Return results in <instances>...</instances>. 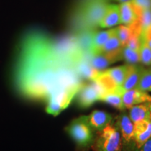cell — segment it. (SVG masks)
Segmentation results:
<instances>
[{"instance_id":"9c48e42d","label":"cell","mask_w":151,"mask_h":151,"mask_svg":"<svg viewBox=\"0 0 151 151\" xmlns=\"http://www.w3.org/2000/svg\"><path fill=\"white\" fill-rule=\"evenodd\" d=\"M87 120L94 131L99 132L111 124L113 117L109 113L104 111L95 110L86 116Z\"/></svg>"},{"instance_id":"7402d4cb","label":"cell","mask_w":151,"mask_h":151,"mask_svg":"<svg viewBox=\"0 0 151 151\" xmlns=\"http://www.w3.org/2000/svg\"><path fill=\"white\" fill-rule=\"evenodd\" d=\"M132 34V29L128 25H120L116 27V35L122 46H125Z\"/></svg>"},{"instance_id":"30bf717a","label":"cell","mask_w":151,"mask_h":151,"mask_svg":"<svg viewBox=\"0 0 151 151\" xmlns=\"http://www.w3.org/2000/svg\"><path fill=\"white\" fill-rule=\"evenodd\" d=\"M123 46L117 37L116 32L104 43L97 54H104L115 58L117 61L122 60V50ZM97 55V54H96Z\"/></svg>"},{"instance_id":"2e32d148","label":"cell","mask_w":151,"mask_h":151,"mask_svg":"<svg viewBox=\"0 0 151 151\" xmlns=\"http://www.w3.org/2000/svg\"><path fill=\"white\" fill-rule=\"evenodd\" d=\"M88 60L92 67L98 71L105 70L109 65L118 62L115 58L104 54L90 55Z\"/></svg>"},{"instance_id":"7a4b0ae2","label":"cell","mask_w":151,"mask_h":151,"mask_svg":"<svg viewBox=\"0 0 151 151\" xmlns=\"http://www.w3.org/2000/svg\"><path fill=\"white\" fill-rule=\"evenodd\" d=\"M109 4L107 0H83L76 14L80 29L93 30L98 27Z\"/></svg>"},{"instance_id":"6da1fadb","label":"cell","mask_w":151,"mask_h":151,"mask_svg":"<svg viewBox=\"0 0 151 151\" xmlns=\"http://www.w3.org/2000/svg\"><path fill=\"white\" fill-rule=\"evenodd\" d=\"M86 56L76 37L54 39L39 31L24 36L11 73L12 84L20 97L48 102L67 90L83 85L78 65Z\"/></svg>"},{"instance_id":"3957f363","label":"cell","mask_w":151,"mask_h":151,"mask_svg":"<svg viewBox=\"0 0 151 151\" xmlns=\"http://www.w3.org/2000/svg\"><path fill=\"white\" fill-rule=\"evenodd\" d=\"M80 150H87L91 148L95 139L94 130L90 127L86 116L76 118L66 128Z\"/></svg>"},{"instance_id":"d6986e66","label":"cell","mask_w":151,"mask_h":151,"mask_svg":"<svg viewBox=\"0 0 151 151\" xmlns=\"http://www.w3.org/2000/svg\"><path fill=\"white\" fill-rule=\"evenodd\" d=\"M122 95V93L119 92H107L101 98L100 101H104L119 111H124L125 107L123 104Z\"/></svg>"},{"instance_id":"8992f818","label":"cell","mask_w":151,"mask_h":151,"mask_svg":"<svg viewBox=\"0 0 151 151\" xmlns=\"http://www.w3.org/2000/svg\"><path fill=\"white\" fill-rule=\"evenodd\" d=\"M115 125L121 136L122 151H134L135 148L134 123L125 112L117 116Z\"/></svg>"},{"instance_id":"4fadbf2b","label":"cell","mask_w":151,"mask_h":151,"mask_svg":"<svg viewBox=\"0 0 151 151\" xmlns=\"http://www.w3.org/2000/svg\"><path fill=\"white\" fill-rule=\"evenodd\" d=\"M120 24L119 5L109 4L102 19L99 24L101 28H111Z\"/></svg>"},{"instance_id":"5b68a950","label":"cell","mask_w":151,"mask_h":151,"mask_svg":"<svg viewBox=\"0 0 151 151\" xmlns=\"http://www.w3.org/2000/svg\"><path fill=\"white\" fill-rule=\"evenodd\" d=\"M107 92L97 81H92L90 83L81 86L78 93V104L82 109L91 106L97 101H100Z\"/></svg>"},{"instance_id":"cb8c5ba5","label":"cell","mask_w":151,"mask_h":151,"mask_svg":"<svg viewBox=\"0 0 151 151\" xmlns=\"http://www.w3.org/2000/svg\"><path fill=\"white\" fill-rule=\"evenodd\" d=\"M139 24L143 32L151 24V9L143 10L139 16Z\"/></svg>"},{"instance_id":"52a82bcc","label":"cell","mask_w":151,"mask_h":151,"mask_svg":"<svg viewBox=\"0 0 151 151\" xmlns=\"http://www.w3.org/2000/svg\"><path fill=\"white\" fill-rule=\"evenodd\" d=\"M119 9L120 24L128 26L139 21V16L143 11L134 4L131 0L120 3Z\"/></svg>"},{"instance_id":"7c38bea8","label":"cell","mask_w":151,"mask_h":151,"mask_svg":"<svg viewBox=\"0 0 151 151\" xmlns=\"http://www.w3.org/2000/svg\"><path fill=\"white\" fill-rule=\"evenodd\" d=\"M146 68L138 65H129L127 74L121 88L124 91L137 88Z\"/></svg>"},{"instance_id":"ac0fdd59","label":"cell","mask_w":151,"mask_h":151,"mask_svg":"<svg viewBox=\"0 0 151 151\" xmlns=\"http://www.w3.org/2000/svg\"><path fill=\"white\" fill-rule=\"evenodd\" d=\"M129 67V65L126 64V65L111 68V69H105V70L112 77V78L116 82L117 86L121 87L124 79L126 78V76L127 74Z\"/></svg>"},{"instance_id":"9a60e30c","label":"cell","mask_w":151,"mask_h":151,"mask_svg":"<svg viewBox=\"0 0 151 151\" xmlns=\"http://www.w3.org/2000/svg\"><path fill=\"white\" fill-rule=\"evenodd\" d=\"M150 105V102H146L134 105L129 109L128 116L133 123L143 120H151Z\"/></svg>"},{"instance_id":"ba28073f","label":"cell","mask_w":151,"mask_h":151,"mask_svg":"<svg viewBox=\"0 0 151 151\" xmlns=\"http://www.w3.org/2000/svg\"><path fill=\"white\" fill-rule=\"evenodd\" d=\"M122 101L125 109H129L133 106L140 104L151 102V95L148 92L137 88L124 91L122 95Z\"/></svg>"},{"instance_id":"5bb4252c","label":"cell","mask_w":151,"mask_h":151,"mask_svg":"<svg viewBox=\"0 0 151 151\" xmlns=\"http://www.w3.org/2000/svg\"><path fill=\"white\" fill-rule=\"evenodd\" d=\"M116 32V28L104 30V31L94 32L92 35L91 46L90 49V55H96L99 52L104 43Z\"/></svg>"},{"instance_id":"44dd1931","label":"cell","mask_w":151,"mask_h":151,"mask_svg":"<svg viewBox=\"0 0 151 151\" xmlns=\"http://www.w3.org/2000/svg\"><path fill=\"white\" fill-rule=\"evenodd\" d=\"M139 55H140V63L146 67H150L151 63V48L142 39V37H141L140 49H139Z\"/></svg>"},{"instance_id":"d4e9b609","label":"cell","mask_w":151,"mask_h":151,"mask_svg":"<svg viewBox=\"0 0 151 151\" xmlns=\"http://www.w3.org/2000/svg\"><path fill=\"white\" fill-rule=\"evenodd\" d=\"M134 4L141 10L151 9V0H131Z\"/></svg>"},{"instance_id":"8fae6325","label":"cell","mask_w":151,"mask_h":151,"mask_svg":"<svg viewBox=\"0 0 151 151\" xmlns=\"http://www.w3.org/2000/svg\"><path fill=\"white\" fill-rule=\"evenodd\" d=\"M134 128L135 148H139L151 137V120H143L134 123Z\"/></svg>"},{"instance_id":"4316f807","label":"cell","mask_w":151,"mask_h":151,"mask_svg":"<svg viewBox=\"0 0 151 151\" xmlns=\"http://www.w3.org/2000/svg\"><path fill=\"white\" fill-rule=\"evenodd\" d=\"M134 151H151V137L145 142L140 148H135Z\"/></svg>"},{"instance_id":"f1b7e54d","label":"cell","mask_w":151,"mask_h":151,"mask_svg":"<svg viewBox=\"0 0 151 151\" xmlns=\"http://www.w3.org/2000/svg\"><path fill=\"white\" fill-rule=\"evenodd\" d=\"M150 113H151V102H150Z\"/></svg>"},{"instance_id":"e0dca14e","label":"cell","mask_w":151,"mask_h":151,"mask_svg":"<svg viewBox=\"0 0 151 151\" xmlns=\"http://www.w3.org/2000/svg\"><path fill=\"white\" fill-rule=\"evenodd\" d=\"M93 81L99 83L107 92H116L120 88L117 86L112 77L106 71V70L100 71Z\"/></svg>"},{"instance_id":"603a6c76","label":"cell","mask_w":151,"mask_h":151,"mask_svg":"<svg viewBox=\"0 0 151 151\" xmlns=\"http://www.w3.org/2000/svg\"><path fill=\"white\" fill-rule=\"evenodd\" d=\"M137 89L146 92H151V68L145 69Z\"/></svg>"},{"instance_id":"f546056e","label":"cell","mask_w":151,"mask_h":151,"mask_svg":"<svg viewBox=\"0 0 151 151\" xmlns=\"http://www.w3.org/2000/svg\"><path fill=\"white\" fill-rule=\"evenodd\" d=\"M150 67H151V63H150Z\"/></svg>"},{"instance_id":"484cf974","label":"cell","mask_w":151,"mask_h":151,"mask_svg":"<svg viewBox=\"0 0 151 151\" xmlns=\"http://www.w3.org/2000/svg\"><path fill=\"white\" fill-rule=\"evenodd\" d=\"M141 37L151 48V24L143 32Z\"/></svg>"},{"instance_id":"277c9868","label":"cell","mask_w":151,"mask_h":151,"mask_svg":"<svg viewBox=\"0 0 151 151\" xmlns=\"http://www.w3.org/2000/svg\"><path fill=\"white\" fill-rule=\"evenodd\" d=\"M94 151H122L121 136L114 124L97 132L92 145Z\"/></svg>"},{"instance_id":"ffe728a7","label":"cell","mask_w":151,"mask_h":151,"mask_svg":"<svg viewBox=\"0 0 151 151\" xmlns=\"http://www.w3.org/2000/svg\"><path fill=\"white\" fill-rule=\"evenodd\" d=\"M122 58L127 65H138L140 63L139 51L132 50L127 46H124L122 48Z\"/></svg>"},{"instance_id":"83f0119b","label":"cell","mask_w":151,"mask_h":151,"mask_svg":"<svg viewBox=\"0 0 151 151\" xmlns=\"http://www.w3.org/2000/svg\"><path fill=\"white\" fill-rule=\"evenodd\" d=\"M112 1H118V2H124V1H130V0H112Z\"/></svg>"}]
</instances>
